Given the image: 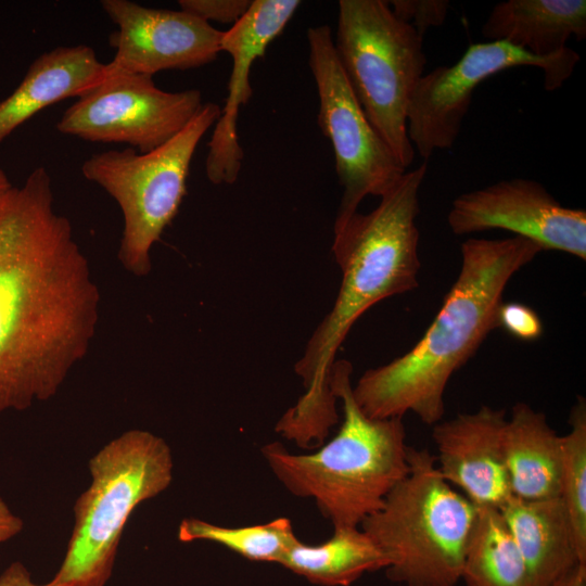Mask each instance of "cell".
<instances>
[{"label":"cell","instance_id":"obj_1","mask_svg":"<svg viewBox=\"0 0 586 586\" xmlns=\"http://www.w3.org/2000/svg\"><path fill=\"white\" fill-rule=\"evenodd\" d=\"M100 291L36 167L0 198V413L56 395L88 353Z\"/></svg>","mask_w":586,"mask_h":586},{"label":"cell","instance_id":"obj_2","mask_svg":"<svg viewBox=\"0 0 586 586\" xmlns=\"http://www.w3.org/2000/svg\"><path fill=\"white\" fill-rule=\"evenodd\" d=\"M424 161L406 170L367 214L356 212L333 227L332 253L342 279L331 310L311 334L294 366L304 394L282 416L285 428L307 440L326 437L339 422L332 391L336 353L358 318L377 303L419 284V192Z\"/></svg>","mask_w":586,"mask_h":586},{"label":"cell","instance_id":"obj_3","mask_svg":"<svg viewBox=\"0 0 586 586\" xmlns=\"http://www.w3.org/2000/svg\"><path fill=\"white\" fill-rule=\"evenodd\" d=\"M460 252L457 279L422 337L402 356L367 370L352 387L367 417L403 419L410 412L432 426L443 420L451 375L498 328V309L508 282L542 249L514 235L471 238Z\"/></svg>","mask_w":586,"mask_h":586},{"label":"cell","instance_id":"obj_4","mask_svg":"<svg viewBox=\"0 0 586 586\" xmlns=\"http://www.w3.org/2000/svg\"><path fill=\"white\" fill-rule=\"evenodd\" d=\"M352 371L349 361L335 360L331 386L343 420L330 441L301 455L279 442L262 448L283 486L294 496L313 498L333 527L360 526L409 471L403 419L367 417L353 397Z\"/></svg>","mask_w":586,"mask_h":586},{"label":"cell","instance_id":"obj_5","mask_svg":"<svg viewBox=\"0 0 586 586\" xmlns=\"http://www.w3.org/2000/svg\"><path fill=\"white\" fill-rule=\"evenodd\" d=\"M407 475L360 528L388 558L391 582L456 586L476 507L447 483L425 448L408 446Z\"/></svg>","mask_w":586,"mask_h":586},{"label":"cell","instance_id":"obj_6","mask_svg":"<svg viewBox=\"0 0 586 586\" xmlns=\"http://www.w3.org/2000/svg\"><path fill=\"white\" fill-rule=\"evenodd\" d=\"M90 484L76 499L64 558L50 579L59 586H105L124 528L136 508L173 481L170 447L145 430H128L88 462Z\"/></svg>","mask_w":586,"mask_h":586},{"label":"cell","instance_id":"obj_7","mask_svg":"<svg viewBox=\"0 0 586 586\" xmlns=\"http://www.w3.org/2000/svg\"><path fill=\"white\" fill-rule=\"evenodd\" d=\"M348 82L369 122L407 169L415 149L407 109L426 56L423 38L383 0H340L333 38Z\"/></svg>","mask_w":586,"mask_h":586},{"label":"cell","instance_id":"obj_8","mask_svg":"<svg viewBox=\"0 0 586 586\" xmlns=\"http://www.w3.org/2000/svg\"><path fill=\"white\" fill-rule=\"evenodd\" d=\"M220 111L216 103H204L180 132L151 152L107 150L82 163L84 177L105 190L122 211L118 258L132 275L151 271V250L177 215L195 150Z\"/></svg>","mask_w":586,"mask_h":586},{"label":"cell","instance_id":"obj_9","mask_svg":"<svg viewBox=\"0 0 586 586\" xmlns=\"http://www.w3.org/2000/svg\"><path fill=\"white\" fill-rule=\"evenodd\" d=\"M308 64L319 99L318 126L330 141L343 189L334 226L368 195L382 196L407 170L369 122L335 52L328 25L307 29Z\"/></svg>","mask_w":586,"mask_h":586},{"label":"cell","instance_id":"obj_10","mask_svg":"<svg viewBox=\"0 0 586 586\" xmlns=\"http://www.w3.org/2000/svg\"><path fill=\"white\" fill-rule=\"evenodd\" d=\"M579 59L571 48L537 56L506 41L470 44L455 64L423 74L415 87L407 109V135L415 152L428 161L435 151L453 146L475 88L491 76L511 67H537L545 90L551 92L572 76Z\"/></svg>","mask_w":586,"mask_h":586},{"label":"cell","instance_id":"obj_11","mask_svg":"<svg viewBox=\"0 0 586 586\" xmlns=\"http://www.w3.org/2000/svg\"><path fill=\"white\" fill-rule=\"evenodd\" d=\"M198 89L165 91L152 76L106 64L104 76L68 106L56 130L94 143L151 152L180 132L203 106Z\"/></svg>","mask_w":586,"mask_h":586},{"label":"cell","instance_id":"obj_12","mask_svg":"<svg viewBox=\"0 0 586 586\" xmlns=\"http://www.w3.org/2000/svg\"><path fill=\"white\" fill-rule=\"evenodd\" d=\"M447 224L457 235L501 229L533 241L542 251L586 259V212L564 206L533 179H505L460 194Z\"/></svg>","mask_w":586,"mask_h":586},{"label":"cell","instance_id":"obj_13","mask_svg":"<svg viewBox=\"0 0 586 586\" xmlns=\"http://www.w3.org/2000/svg\"><path fill=\"white\" fill-rule=\"evenodd\" d=\"M101 7L117 26L109 43L111 65L152 76L165 69H190L217 59L224 31L182 10L143 7L129 0H103Z\"/></svg>","mask_w":586,"mask_h":586},{"label":"cell","instance_id":"obj_14","mask_svg":"<svg viewBox=\"0 0 586 586\" xmlns=\"http://www.w3.org/2000/svg\"><path fill=\"white\" fill-rule=\"evenodd\" d=\"M298 0H253L250 10L224 31L220 51L232 60L228 95L208 142L205 171L214 184L233 183L241 170L243 150L238 138L240 110L252 97L251 68L288 25Z\"/></svg>","mask_w":586,"mask_h":586},{"label":"cell","instance_id":"obj_15","mask_svg":"<svg viewBox=\"0 0 586 586\" xmlns=\"http://www.w3.org/2000/svg\"><path fill=\"white\" fill-rule=\"evenodd\" d=\"M504 409L481 406L433 425L436 467L476 508H499L512 494L504 458Z\"/></svg>","mask_w":586,"mask_h":586},{"label":"cell","instance_id":"obj_16","mask_svg":"<svg viewBox=\"0 0 586 586\" xmlns=\"http://www.w3.org/2000/svg\"><path fill=\"white\" fill-rule=\"evenodd\" d=\"M105 71L106 64L86 44L56 47L37 56L15 90L0 101V143L43 109L80 97Z\"/></svg>","mask_w":586,"mask_h":586},{"label":"cell","instance_id":"obj_17","mask_svg":"<svg viewBox=\"0 0 586 586\" xmlns=\"http://www.w3.org/2000/svg\"><path fill=\"white\" fill-rule=\"evenodd\" d=\"M533 586H550L581 562L566 509L559 496H511L498 508Z\"/></svg>","mask_w":586,"mask_h":586},{"label":"cell","instance_id":"obj_18","mask_svg":"<svg viewBox=\"0 0 586 586\" xmlns=\"http://www.w3.org/2000/svg\"><path fill=\"white\" fill-rule=\"evenodd\" d=\"M487 41H506L537 56L565 51L586 38L585 0H508L494 5L481 28Z\"/></svg>","mask_w":586,"mask_h":586},{"label":"cell","instance_id":"obj_19","mask_svg":"<svg viewBox=\"0 0 586 586\" xmlns=\"http://www.w3.org/2000/svg\"><path fill=\"white\" fill-rule=\"evenodd\" d=\"M502 447L512 496H559L562 435L550 426L544 412L525 403L515 404L507 417Z\"/></svg>","mask_w":586,"mask_h":586},{"label":"cell","instance_id":"obj_20","mask_svg":"<svg viewBox=\"0 0 586 586\" xmlns=\"http://www.w3.org/2000/svg\"><path fill=\"white\" fill-rule=\"evenodd\" d=\"M333 528L318 545L297 539L280 565L321 586H349L365 573L388 566V558L360 526Z\"/></svg>","mask_w":586,"mask_h":586},{"label":"cell","instance_id":"obj_21","mask_svg":"<svg viewBox=\"0 0 586 586\" xmlns=\"http://www.w3.org/2000/svg\"><path fill=\"white\" fill-rule=\"evenodd\" d=\"M476 509L460 581L464 586H533L524 559L499 510Z\"/></svg>","mask_w":586,"mask_h":586},{"label":"cell","instance_id":"obj_22","mask_svg":"<svg viewBox=\"0 0 586 586\" xmlns=\"http://www.w3.org/2000/svg\"><path fill=\"white\" fill-rule=\"evenodd\" d=\"M178 539L183 543L206 540L219 544L252 561L280 564L298 539L288 518L247 526L228 527L207 521L187 518L178 527Z\"/></svg>","mask_w":586,"mask_h":586},{"label":"cell","instance_id":"obj_23","mask_svg":"<svg viewBox=\"0 0 586 586\" xmlns=\"http://www.w3.org/2000/svg\"><path fill=\"white\" fill-rule=\"evenodd\" d=\"M562 435L559 497L570 518L577 552L586 564V404L578 397Z\"/></svg>","mask_w":586,"mask_h":586},{"label":"cell","instance_id":"obj_24","mask_svg":"<svg viewBox=\"0 0 586 586\" xmlns=\"http://www.w3.org/2000/svg\"><path fill=\"white\" fill-rule=\"evenodd\" d=\"M393 14L410 25L422 38L430 27L444 24L448 0H392L387 1Z\"/></svg>","mask_w":586,"mask_h":586},{"label":"cell","instance_id":"obj_25","mask_svg":"<svg viewBox=\"0 0 586 586\" xmlns=\"http://www.w3.org/2000/svg\"><path fill=\"white\" fill-rule=\"evenodd\" d=\"M498 328L522 341H535L543 333V322L537 313L522 303H504L497 315Z\"/></svg>","mask_w":586,"mask_h":586},{"label":"cell","instance_id":"obj_26","mask_svg":"<svg viewBox=\"0 0 586 586\" xmlns=\"http://www.w3.org/2000/svg\"><path fill=\"white\" fill-rule=\"evenodd\" d=\"M253 0H179L180 10L204 22L234 25L250 10Z\"/></svg>","mask_w":586,"mask_h":586},{"label":"cell","instance_id":"obj_27","mask_svg":"<svg viewBox=\"0 0 586 586\" xmlns=\"http://www.w3.org/2000/svg\"><path fill=\"white\" fill-rule=\"evenodd\" d=\"M0 586H59L49 581L44 584H38L33 579L31 573L20 561L10 563L0 574Z\"/></svg>","mask_w":586,"mask_h":586},{"label":"cell","instance_id":"obj_28","mask_svg":"<svg viewBox=\"0 0 586 586\" xmlns=\"http://www.w3.org/2000/svg\"><path fill=\"white\" fill-rule=\"evenodd\" d=\"M24 522L16 515L0 496V544L23 531Z\"/></svg>","mask_w":586,"mask_h":586},{"label":"cell","instance_id":"obj_29","mask_svg":"<svg viewBox=\"0 0 586 586\" xmlns=\"http://www.w3.org/2000/svg\"><path fill=\"white\" fill-rule=\"evenodd\" d=\"M550 586H586V564H577Z\"/></svg>","mask_w":586,"mask_h":586},{"label":"cell","instance_id":"obj_30","mask_svg":"<svg viewBox=\"0 0 586 586\" xmlns=\"http://www.w3.org/2000/svg\"><path fill=\"white\" fill-rule=\"evenodd\" d=\"M12 187L13 186H12L8 175L5 174V171L3 169L0 168V198L4 193H7Z\"/></svg>","mask_w":586,"mask_h":586}]
</instances>
